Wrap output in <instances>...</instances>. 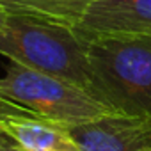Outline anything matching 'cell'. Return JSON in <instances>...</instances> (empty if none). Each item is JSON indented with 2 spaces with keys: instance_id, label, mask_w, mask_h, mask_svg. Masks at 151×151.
<instances>
[{
  "instance_id": "obj_1",
  "label": "cell",
  "mask_w": 151,
  "mask_h": 151,
  "mask_svg": "<svg viewBox=\"0 0 151 151\" xmlns=\"http://www.w3.org/2000/svg\"><path fill=\"white\" fill-rule=\"evenodd\" d=\"M87 37V91L114 114L151 117V37L98 34Z\"/></svg>"
},
{
  "instance_id": "obj_2",
  "label": "cell",
  "mask_w": 151,
  "mask_h": 151,
  "mask_svg": "<svg viewBox=\"0 0 151 151\" xmlns=\"http://www.w3.org/2000/svg\"><path fill=\"white\" fill-rule=\"evenodd\" d=\"M0 55L20 66L68 80L87 91V37L73 25L41 16L7 13Z\"/></svg>"
},
{
  "instance_id": "obj_3",
  "label": "cell",
  "mask_w": 151,
  "mask_h": 151,
  "mask_svg": "<svg viewBox=\"0 0 151 151\" xmlns=\"http://www.w3.org/2000/svg\"><path fill=\"white\" fill-rule=\"evenodd\" d=\"M0 98L68 128L114 114L84 87L16 62H11L0 77Z\"/></svg>"
},
{
  "instance_id": "obj_4",
  "label": "cell",
  "mask_w": 151,
  "mask_h": 151,
  "mask_svg": "<svg viewBox=\"0 0 151 151\" xmlns=\"http://www.w3.org/2000/svg\"><path fill=\"white\" fill-rule=\"evenodd\" d=\"M69 132L82 151H142L151 146V117L112 114Z\"/></svg>"
},
{
  "instance_id": "obj_5",
  "label": "cell",
  "mask_w": 151,
  "mask_h": 151,
  "mask_svg": "<svg viewBox=\"0 0 151 151\" xmlns=\"http://www.w3.org/2000/svg\"><path fill=\"white\" fill-rule=\"evenodd\" d=\"M77 29L84 36L130 34L151 37V0H94Z\"/></svg>"
},
{
  "instance_id": "obj_6",
  "label": "cell",
  "mask_w": 151,
  "mask_h": 151,
  "mask_svg": "<svg viewBox=\"0 0 151 151\" xmlns=\"http://www.w3.org/2000/svg\"><path fill=\"white\" fill-rule=\"evenodd\" d=\"M0 128L23 151H82L68 126L37 116L2 119Z\"/></svg>"
},
{
  "instance_id": "obj_7",
  "label": "cell",
  "mask_w": 151,
  "mask_h": 151,
  "mask_svg": "<svg viewBox=\"0 0 151 151\" xmlns=\"http://www.w3.org/2000/svg\"><path fill=\"white\" fill-rule=\"evenodd\" d=\"M94 0H0L7 13L41 16L77 27Z\"/></svg>"
},
{
  "instance_id": "obj_8",
  "label": "cell",
  "mask_w": 151,
  "mask_h": 151,
  "mask_svg": "<svg viewBox=\"0 0 151 151\" xmlns=\"http://www.w3.org/2000/svg\"><path fill=\"white\" fill-rule=\"evenodd\" d=\"M27 116H36V114H32L30 110H27L9 100L0 98V121L9 119V117H27Z\"/></svg>"
},
{
  "instance_id": "obj_9",
  "label": "cell",
  "mask_w": 151,
  "mask_h": 151,
  "mask_svg": "<svg viewBox=\"0 0 151 151\" xmlns=\"http://www.w3.org/2000/svg\"><path fill=\"white\" fill-rule=\"evenodd\" d=\"M11 142H13V139H11L2 128H0V151H4V147H6L7 144H11Z\"/></svg>"
},
{
  "instance_id": "obj_10",
  "label": "cell",
  "mask_w": 151,
  "mask_h": 151,
  "mask_svg": "<svg viewBox=\"0 0 151 151\" xmlns=\"http://www.w3.org/2000/svg\"><path fill=\"white\" fill-rule=\"evenodd\" d=\"M6 18H7V11L0 6V30H2V27H4V23H6Z\"/></svg>"
},
{
  "instance_id": "obj_11",
  "label": "cell",
  "mask_w": 151,
  "mask_h": 151,
  "mask_svg": "<svg viewBox=\"0 0 151 151\" xmlns=\"http://www.w3.org/2000/svg\"><path fill=\"white\" fill-rule=\"evenodd\" d=\"M4 151H23V149H20L14 142H11V144H7V146L4 147Z\"/></svg>"
},
{
  "instance_id": "obj_12",
  "label": "cell",
  "mask_w": 151,
  "mask_h": 151,
  "mask_svg": "<svg viewBox=\"0 0 151 151\" xmlns=\"http://www.w3.org/2000/svg\"><path fill=\"white\" fill-rule=\"evenodd\" d=\"M142 151H151V146H149V147H146V149H142Z\"/></svg>"
}]
</instances>
